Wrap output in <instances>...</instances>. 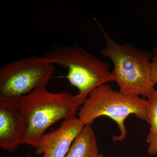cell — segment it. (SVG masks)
<instances>
[{
  "label": "cell",
  "mask_w": 157,
  "mask_h": 157,
  "mask_svg": "<svg viewBox=\"0 0 157 157\" xmlns=\"http://www.w3.org/2000/svg\"><path fill=\"white\" fill-rule=\"evenodd\" d=\"M151 73L153 80L155 85L157 84V48L155 50L152 58Z\"/></svg>",
  "instance_id": "30bf717a"
},
{
  "label": "cell",
  "mask_w": 157,
  "mask_h": 157,
  "mask_svg": "<svg viewBox=\"0 0 157 157\" xmlns=\"http://www.w3.org/2000/svg\"><path fill=\"white\" fill-rule=\"evenodd\" d=\"M55 66L44 57H27L10 62L0 70V101H14L46 87Z\"/></svg>",
  "instance_id": "5b68a950"
},
{
  "label": "cell",
  "mask_w": 157,
  "mask_h": 157,
  "mask_svg": "<svg viewBox=\"0 0 157 157\" xmlns=\"http://www.w3.org/2000/svg\"><path fill=\"white\" fill-rule=\"evenodd\" d=\"M26 157H32V156H31V155H28ZM42 157H47L45 155H43V156Z\"/></svg>",
  "instance_id": "7c38bea8"
},
{
  "label": "cell",
  "mask_w": 157,
  "mask_h": 157,
  "mask_svg": "<svg viewBox=\"0 0 157 157\" xmlns=\"http://www.w3.org/2000/svg\"><path fill=\"white\" fill-rule=\"evenodd\" d=\"M96 21L106 44L101 53L113 63L111 73L119 91L126 95L145 97L155 85L152 76L151 55L131 44L117 43Z\"/></svg>",
  "instance_id": "3957f363"
},
{
  "label": "cell",
  "mask_w": 157,
  "mask_h": 157,
  "mask_svg": "<svg viewBox=\"0 0 157 157\" xmlns=\"http://www.w3.org/2000/svg\"><path fill=\"white\" fill-rule=\"evenodd\" d=\"M26 125L14 101H0V147L12 152L20 144Z\"/></svg>",
  "instance_id": "52a82bcc"
},
{
  "label": "cell",
  "mask_w": 157,
  "mask_h": 157,
  "mask_svg": "<svg viewBox=\"0 0 157 157\" xmlns=\"http://www.w3.org/2000/svg\"><path fill=\"white\" fill-rule=\"evenodd\" d=\"M147 116L150 132L147 141L148 144L147 152L151 155H157V90L152 88L147 94Z\"/></svg>",
  "instance_id": "9c48e42d"
},
{
  "label": "cell",
  "mask_w": 157,
  "mask_h": 157,
  "mask_svg": "<svg viewBox=\"0 0 157 157\" xmlns=\"http://www.w3.org/2000/svg\"><path fill=\"white\" fill-rule=\"evenodd\" d=\"M84 126L78 117L65 120L58 128L44 134L40 138L36 153L47 157H65Z\"/></svg>",
  "instance_id": "8992f818"
},
{
  "label": "cell",
  "mask_w": 157,
  "mask_h": 157,
  "mask_svg": "<svg viewBox=\"0 0 157 157\" xmlns=\"http://www.w3.org/2000/svg\"><path fill=\"white\" fill-rule=\"evenodd\" d=\"M43 57L51 63L67 70L69 82L78 91L73 96L78 107L94 90L114 81L109 64L78 45H56L45 52Z\"/></svg>",
  "instance_id": "7a4b0ae2"
},
{
  "label": "cell",
  "mask_w": 157,
  "mask_h": 157,
  "mask_svg": "<svg viewBox=\"0 0 157 157\" xmlns=\"http://www.w3.org/2000/svg\"><path fill=\"white\" fill-rule=\"evenodd\" d=\"M73 96L70 93L50 92L44 87L14 100L26 125L20 144L36 147L51 126L63 119L75 117L79 107Z\"/></svg>",
  "instance_id": "6da1fadb"
},
{
  "label": "cell",
  "mask_w": 157,
  "mask_h": 157,
  "mask_svg": "<svg viewBox=\"0 0 157 157\" xmlns=\"http://www.w3.org/2000/svg\"><path fill=\"white\" fill-rule=\"evenodd\" d=\"M97 157H104V155L102 154L99 153Z\"/></svg>",
  "instance_id": "8fae6325"
},
{
  "label": "cell",
  "mask_w": 157,
  "mask_h": 157,
  "mask_svg": "<svg viewBox=\"0 0 157 157\" xmlns=\"http://www.w3.org/2000/svg\"><path fill=\"white\" fill-rule=\"evenodd\" d=\"M147 101L138 96H128L114 90L108 84L100 86L88 96L78 108V118L84 126L91 125L101 116H107L116 122L119 135L113 136L114 141L124 140L127 131L125 121L131 114L147 121Z\"/></svg>",
  "instance_id": "277c9868"
},
{
  "label": "cell",
  "mask_w": 157,
  "mask_h": 157,
  "mask_svg": "<svg viewBox=\"0 0 157 157\" xmlns=\"http://www.w3.org/2000/svg\"><path fill=\"white\" fill-rule=\"evenodd\" d=\"M99 154L94 129L87 125L77 135L65 157H97Z\"/></svg>",
  "instance_id": "ba28073f"
}]
</instances>
